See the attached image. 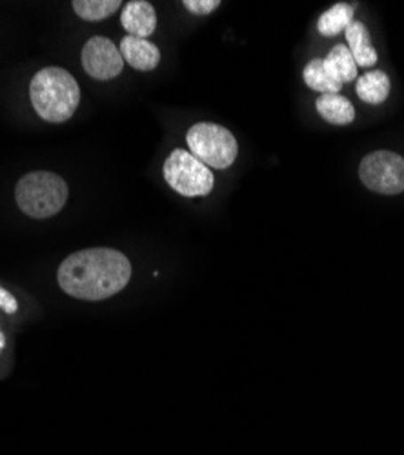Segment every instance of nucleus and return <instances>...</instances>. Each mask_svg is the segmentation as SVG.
<instances>
[{
	"instance_id": "5",
	"label": "nucleus",
	"mask_w": 404,
	"mask_h": 455,
	"mask_svg": "<svg viewBox=\"0 0 404 455\" xmlns=\"http://www.w3.org/2000/svg\"><path fill=\"white\" fill-rule=\"evenodd\" d=\"M162 172L170 188L182 197H204L215 184L211 170L186 149H173Z\"/></svg>"
},
{
	"instance_id": "4",
	"label": "nucleus",
	"mask_w": 404,
	"mask_h": 455,
	"mask_svg": "<svg viewBox=\"0 0 404 455\" xmlns=\"http://www.w3.org/2000/svg\"><path fill=\"white\" fill-rule=\"evenodd\" d=\"M186 142L190 154L195 156L208 168L226 170L232 166L239 154V144L234 133L213 123H199L188 130Z\"/></svg>"
},
{
	"instance_id": "8",
	"label": "nucleus",
	"mask_w": 404,
	"mask_h": 455,
	"mask_svg": "<svg viewBox=\"0 0 404 455\" xmlns=\"http://www.w3.org/2000/svg\"><path fill=\"white\" fill-rule=\"evenodd\" d=\"M121 22L130 36L146 39V36L154 35L157 28V13L155 8L146 0H131L123 10Z\"/></svg>"
},
{
	"instance_id": "6",
	"label": "nucleus",
	"mask_w": 404,
	"mask_h": 455,
	"mask_svg": "<svg viewBox=\"0 0 404 455\" xmlns=\"http://www.w3.org/2000/svg\"><path fill=\"white\" fill-rule=\"evenodd\" d=\"M362 184L383 196L404 192V159L393 151L379 149L366 156L359 166Z\"/></svg>"
},
{
	"instance_id": "16",
	"label": "nucleus",
	"mask_w": 404,
	"mask_h": 455,
	"mask_svg": "<svg viewBox=\"0 0 404 455\" xmlns=\"http://www.w3.org/2000/svg\"><path fill=\"white\" fill-rule=\"evenodd\" d=\"M73 10L75 13L90 22H99L112 17L121 6V0H73Z\"/></svg>"
},
{
	"instance_id": "1",
	"label": "nucleus",
	"mask_w": 404,
	"mask_h": 455,
	"mask_svg": "<svg viewBox=\"0 0 404 455\" xmlns=\"http://www.w3.org/2000/svg\"><path fill=\"white\" fill-rule=\"evenodd\" d=\"M131 277L128 257L112 248H90L66 257L57 272L59 286L81 300H104L126 288Z\"/></svg>"
},
{
	"instance_id": "10",
	"label": "nucleus",
	"mask_w": 404,
	"mask_h": 455,
	"mask_svg": "<svg viewBox=\"0 0 404 455\" xmlns=\"http://www.w3.org/2000/svg\"><path fill=\"white\" fill-rule=\"evenodd\" d=\"M345 33H346V41H348V50L357 66L372 68L374 64H377L379 55L372 44L368 28H366L359 20H353Z\"/></svg>"
},
{
	"instance_id": "19",
	"label": "nucleus",
	"mask_w": 404,
	"mask_h": 455,
	"mask_svg": "<svg viewBox=\"0 0 404 455\" xmlns=\"http://www.w3.org/2000/svg\"><path fill=\"white\" fill-rule=\"evenodd\" d=\"M4 347H6V339H4V335H3V333H0V352L4 350Z\"/></svg>"
},
{
	"instance_id": "3",
	"label": "nucleus",
	"mask_w": 404,
	"mask_h": 455,
	"mask_svg": "<svg viewBox=\"0 0 404 455\" xmlns=\"http://www.w3.org/2000/svg\"><path fill=\"white\" fill-rule=\"evenodd\" d=\"M69 189L66 180L51 172H31L15 188V201L22 213L31 219L57 215L67 203Z\"/></svg>"
},
{
	"instance_id": "12",
	"label": "nucleus",
	"mask_w": 404,
	"mask_h": 455,
	"mask_svg": "<svg viewBox=\"0 0 404 455\" xmlns=\"http://www.w3.org/2000/svg\"><path fill=\"white\" fill-rule=\"evenodd\" d=\"M357 95L366 104H383L390 95V79L381 69L364 73L357 79Z\"/></svg>"
},
{
	"instance_id": "14",
	"label": "nucleus",
	"mask_w": 404,
	"mask_h": 455,
	"mask_svg": "<svg viewBox=\"0 0 404 455\" xmlns=\"http://www.w3.org/2000/svg\"><path fill=\"white\" fill-rule=\"evenodd\" d=\"M326 68L329 69V73L334 75L337 81L345 83H352L357 79V64L348 50V46L345 44H337L336 48L329 50V53L326 55V59H322Z\"/></svg>"
},
{
	"instance_id": "18",
	"label": "nucleus",
	"mask_w": 404,
	"mask_h": 455,
	"mask_svg": "<svg viewBox=\"0 0 404 455\" xmlns=\"http://www.w3.org/2000/svg\"><path fill=\"white\" fill-rule=\"evenodd\" d=\"M0 308H3L6 314H15L17 312L15 297L10 291H6L4 288H0Z\"/></svg>"
},
{
	"instance_id": "2",
	"label": "nucleus",
	"mask_w": 404,
	"mask_h": 455,
	"mask_svg": "<svg viewBox=\"0 0 404 455\" xmlns=\"http://www.w3.org/2000/svg\"><path fill=\"white\" fill-rule=\"evenodd\" d=\"M29 99L43 121L60 124L69 121L79 108L81 88L69 71L50 66L31 79Z\"/></svg>"
},
{
	"instance_id": "17",
	"label": "nucleus",
	"mask_w": 404,
	"mask_h": 455,
	"mask_svg": "<svg viewBox=\"0 0 404 455\" xmlns=\"http://www.w3.org/2000/svg\"><path fill=\"white\" fill-rule=\"evenodd\" d=\"M185 6L194 15H210L220 6V3L218 0H186Z\"/></svg>"
},
{
	"instance_id": "9",
	"label": "nucleus",
	"mask_w": 404,
	"mask_h": 455,
	"mask_svg": "<svg viewBox=\"0 0 404 455\" xmlns=\"http://www.w3.org/2000/svg\"><path fill=\"white\" fill-rule=\"evenodd\" d=\"M119 50L124 59V64H130L139 71H152L161 62L159 48L150 41L139 39V36L126 35L121 41Z\"/></svg>"
},
{
	"instance_id": "11",
	"label": "nucleus",
	"mask_w": 404,
	"mask_h": 455,
	"mask_svg": "<svg viewBox=\"0 0 404 455\" xmlns=\"http://www.w3.org/2000/svg\"><path fill=\"white\" fill-rule=\"evenodd\" d=\"M315 108L319 111V116L329 124L346 126L355 119V108L346 97L339 93L321 95L315 102Z\"/></svg>"
},
{
	"instance_id": "7",
	"label": "nucleus",
	"mask_w": 404,
	"mask_h": 455,
	"mask_svg": "<svg viewBox=\"0 0 404 455\" xmlns=\"http://www.w3.org/2000/svg\"><path fill=\"white\" fill-rule=\"evenodd\" d=\"M83 66L90 77L97 81H109L121 75L124 59L112 41L106 36H93L83 48Z\"/></svg>"
},
{
	"instance_id": "15",
	"label": "nucleus",
	"mask_w": 404,
	"mask_h": 455,
	"mask_svg": "<svg viewBox=\"0 0 404 455\" xmlns=\"http://www.w3.org/2000/svg\"><path fill=\"white\" fill-rule=\"evenodd\" d=\"M352 22H353V8L348 4H336L319 17L317 29L324 36H336L346 31Z\"/></svg>"
},
{
	"instance_id": "13",
	"label": "nucleus",
	"mask_w": 404,
	"mask_h": 455,
	"mask_svg": "<svg viewBox=\"0 0 404 455\" xmlns=\"http://www.w3.org/2000/svg\"><path fill=\"white\" fill-rule=\"evenodd\" d=\"M305 83L308 88L313 92H319L321 95L326 93H339L343 88V83L337 81L329 69L326 68L322 59H313L306 68H305Z\"/></svg>"
}]
</instances>
